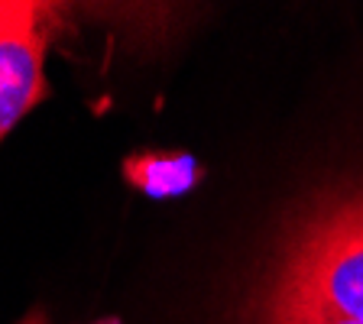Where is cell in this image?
Masks as SVG:
<instances>
[{"label": "cell", "instance_id": "obj_1", "mask_svg": "<svg viewBox=\"0 0 363 324\" xmlns=\"http://www.w3.org/2000/svg\"><path fill=\"white\" fill-rule=\"evenodd\" d=\"M240 315L363 324V179L318 191L289 214Z\"/></svg>", "mask_w": 363, "mask_h": 324}, {"label": "cell", "instance_id": "obj_2", "mask_svg": "<svg viewBox=\"0 0 363 324\" xmlns=\"http://www.w3.org/2000/svg\"><path fill=\"white\" fill-rule=\"evenodd\" d=\"M65 10L43 0H0V143L49 98L43 62L65 30Z\"/></svg>", "mask_w": 363, "mask_h": 324}, {"label": "cell", "instance_id": "obj_3", "mask_svg": "<svg viewBox=\"0 0 363 324\" xmlns=\"http://www.w3.org/2000/svg\"><path fill=\"white\" fill-rule=\"evenodd\" d=\"M121 172L130 189L156 201L189 195L204 179L201 162L185 150H136L123 159Z\"/></svg>", "mask_w": 363, "mask_h": 324}, {"label": "cell", "instance_id": "obj_4", "mask_svg": "<svg viewBox=\"0 0 363 324\" xmlns=\"http://www.w3.org/2000/svg\"><path fill=\"white\" fill-rule=\"evenodd\" d=\"M240 324H344V321H305V318H272V315H240Z\"/></svg>", "mask_w": 363, "mask_h": 324}, {"label": "cell", "instance_id": "obj_5", "mask_svg": "<svg viewBox=\"0 0 363 324\" xmlns=\"http://www.w3.org/2000/svg\"><path fill=\"white\" fill-rule=\"evenodd\" d=\"M16 324H49V318H45V308H43V305H33V308L26 311V315H23Z\"/></svg>", "mask_w": 363, "mask_h": 324}, {"label": "cell", "instance_id": "obj_6", "mask_svg": "<svg viewBox=\"0 0 363 324\" xmlns=\"http://www.w3.org/2000/svg\"><path fill=\"white\" fill-rule=\"evenodd\" d=\"M88 324H121V318H101V321H88Z\"/></svg>", "mask_w": 363, "mask_h": 324}]
</instances>
